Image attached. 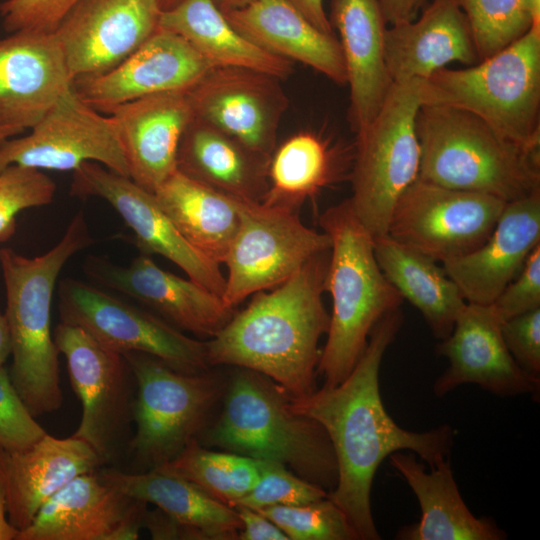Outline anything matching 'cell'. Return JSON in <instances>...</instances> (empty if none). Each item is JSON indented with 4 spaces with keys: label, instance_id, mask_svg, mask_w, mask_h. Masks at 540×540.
Returning a JSON list of instances; mask_svg holds the SVG:
<instances>
[{
    "label": "cell",
    "instance_id": "6da1fadb",
    "mask_svg": "<svg viewBox=\"0 0 540 540\" xmlns=\"http://www.w3.org/2000/svg\"><path fill=\"white\" fill-rule=\"evenodd\" d=\"M403 321L400 308L382 317L350 374L335 386L290 398L291 409L319 423L337 463V481L328 497L344 512L360 540L381 536L371 510V488L381 462L401 450L433 467L449 457L454 430L447 424L424 432L400 427L383 404L379 373L384 354Z\"/></svg>",
    "mask_w": 540,
    "mask_h": 540
},
{
    "label": "cell",
    "instance_id": "7a4b0ae2",
    "mask_svg": "<svg viewBox=\"0 0 540 540\" xmlns=\"http://www.w3.org/2000/svg\"><path fill=\"white\" fill-rule=\"evenodd\" d=\"M330 250L283 283L255 293L247 307L206 342L209 365H232L271 379L291 398L315 390L318 344L330 315L322 294Z\"/></svg>",
    "mask_w": 540,
    "mask_h": 540
},
{
    "label": "cell",
    "instance_id": "3957f363",
    "mask_svg": "<svg viewBox=\"0 0 540 540\" xmlns=\"http://www.w3.org/2000/svg\"><path fill=\"white\" fill-rule=\"evenodd\" d=\"M92 243L85 216L78 212L57 244L39 256L29 258L11 248L0 249L12 344L9 376L34 417L62 405L60 353L51 330L52 297L64 265Z\"/></svg>",
    "mask_w": 540,
    "mask_h": 540
},
{
    "label": "cell",
    "instance_id": "277c9868",
    "mask_svg": "<svg viewBox=\"0 0 540 540\" xmlns=\"http://www.w3.org/2000/svg\"><path fill=\"white\" fill-rule=\"evenodd\" d=\"M319 224L331 240L325 291L331 295L332 312L317 371L323 386L331 387L350 374L377 322L404 300L378 265L373 237L349 199L324 211Z\"/></svg>",
    "mask_w": 540,
    "mask_h": 540
},
{
    "label": "cell",
    "instance_id": "5b68a950",
    "mask_svg": "<svg viewBox=\"0 0 540 540\" xmlns=\"http://www.w3.org/2000/svg\"><path fill=\"white\" fill-rule=\"evenodd\" d=\"M416 132L421 180L505 202L540 191V151L511 142L468 111L421 104Z\"/></svg>",
    "mask_w": 540,
    "mask_h": 540
},
{
    "label": "cell",
    "instance_id": "8992f818",
    "mask_svg": "<svg viewBox=\"0 0 540 540\" xmlns=\"http://www.w3.org/2000/svg\"><path fill=\"white\" fill-rule=\"evenodd\" d=\"M210 441L233 453L280 463L325 490L337 481L334 450L323 427L294 412L290 397L275 382L248 369L233 377Z\"/></svg>",
    "mask_w": 540,
    "mask_h": 540
},
{
    "label": "cell",
    "instance_id": "52a82bcc",
    "mask_svg": "<svg viewBox=\"0 0 540 540\" xmlns=\"http://www.w3.org/2000/svg\"><path fill=\"white\" fill-rule=\"evenodd\" d=\"M421 104L468 111L511 142L540 147V23L501 51L463 69L418 80Z\"/></svg>",
    "mask_w": 540,
    "mask_h": 540
},
{
    "label": "cell",
    "instance_id": "ba28073f",
    "mask_svg": "<svg viewBox=\"0 0 540 540\" xmlns=\"http://www.w3.org/2000/svg\"><path fill=\"white\" fill-rule=\"evenodd\" d=\"M420 106L418 80L393 83L375 117L356 132L349 201L373 238L387 234L396 201L418 178Z\"/></svg>",
    "mask_w": 540,
    "mask_h": 540
},
{
    "label": "cell",
    "instance_id": "9c48e42d",
    "mask_svg": "<svg viewBox=\"0 0 540 540\" xmlns=\"http://www.w3.org/2000/svg\"><path fill=\"white\" fill-rule=\"evenodd\" d=\"M135 379V434L128 450L139 467L152 469L174 459L205 424L222 383L202 372L176 370L139 352L123 354Z\"/></svg>",
    "mask_w": 540,
    "mask_h": 540
},
{
    "label": "cell",
    "instance_id": "30bf717a",
    "mask_svg": "<svg viewBox=\"0 0 540 540\" xmlns=\"http://www.w3.org/2000/svg\"><path fill=\"white\" fill-rule=\"evenodd\" d=\"M238 210L239 227L224 260L227 277L221 298L228 307L278 286L331 248L330 237L304 225L298 212L239 199Z\"/></svg>",
    "mask_w": 540,
    "mask_h": 540
},
{
    "label": "cell",
    "instance_id": "8fae6325",
    "mask_svg": "<svg viewBox=\"0 0 540 540\" xmlns=\"http://www.w3.org/2000/svg\"><path fill=\"white\" fill-rule=\"evenodd\" d=\"M53 338L82 406L72 436L86 442L107 464L116 459L124 443L128 448L135 401L132 371L122 354L101 345L78 326L61 321Z\"/></svg>",
    "mask_w": 540,
    "mask_h": 540
},
{
    "label": "cell",
    "instance_id": "7c38bea8",
    "mask_svg": "<svg viewBox=\"0 0 540 540\" xmlns=\"http://www.w3.org/2000/svg\"><path fill=\"white\" fill-rule=\"evenodd\" d=\"M58 294L61 321L82 328L110 350L148 354L188 373L209 366L206 342L153 313L71 278L60 282Z\"/></svg>",
    "mask_w": 540,
    "mask_h": 540
},
{
    "label": "cell",
    "instance_id": "4fadbf2b",
    "mask_svg": "<svg viewBox=\"0 0 540 540\" xmlns=\"http://www.w3.org/2000/svg\"><path fill=\"white\" fill-rule=\"evenodd\" d=\"M506 203L417 178L396 201L387 235L443 263L483 244Z\"/></svg>",
    "mask_w": 540,
    "mask_h": 540
},
{
    "label": "cell",
    "instance_id": "5bb4252c",
    "mask_svg": "<svg viewBox=\"0 0 540 540\" xmlns=\"http://www.w3.org/2000/svg\"><path fill=\"white\" fill-rule=\"evenodd\" d=\"M29 130L0 143V172L10 165L74 171L96 162L129 177L115 122L83 101L73 87Z\"/></svg>",
    "mask_w": 540,
    "mask_h": 540
},
{
    "label": "cell",
    "instance_id": "9a60e30c",
    "mask_svg": "<svg viewBox=\"0 0 540 540\" xmlns=\"http://www.w3.org/2000/svg\"><path fill=\"white\" fill-rule=\"evenodd\" d=\"M71 194L105 200L130 228L144 254H158L181 268L188 278L222 296L226 278L220 264L205 256L177 229L153 193L96 162L73 171Z\"/></svg>",
    "mask_w": 540,
    "mask_h": 540
},
{
    "label": "cell",
    "instance_id": "2e32d148",
    "mask_svg": "<svg viewBox=\"0 0 540 540\" xmlns=\"http://www.w3.org/2000/svg\"><path fill=\"white\" fill-rule=\"evenodd\" d=\"M278 80L252 69L213 67L186 94L195 118L271 157L288 107Z\"/></svg>",
    "mask_w": 540,
    "mask_h": 540
},
{
    "label": "cell",
    "instance_id": "e0dca14e",
    "mask_svg": "<svg viewBox=\"0 0 540 540\" xmlns=\"http://www.w3.org/2000/svg\"><path fill=\"white\" fill-rule=\"evenodd\" d=\"M150 0H81L53 32L72 80L104 74L159 27Z\"/></svg>",
    "mask_w": 540,
    "mask_h": 540
},
{
    "label": "cell",
    "instance_id": "ac0fdd59",
    "mask_svg": "<svg viewBox=\"0 0 540 540\" xmlns=\"http://www.w3.org/2000/svg\"><path fill=\"white\" fill-rule=\"evenodd\" d=\"M501 324L491 305L466 303L451 333L436 347L449 365L433 384L435 396L443 397L463 384H475L500 397L539 394L540 378L515 362Z\"/></svg>",
    "mask_w": 540,
    "mask_h": 540
},
{
    "label": "cell",
    "instance_id": "d6986e66",
    "mask_svg": "<svg viewBox=\"0 0 540 540\" xmlns=\"http://www.w3.org/2000/svg\"><path fill=\"white\" fill-rule=\"evenodd\" d=\"M146 511L147 503L113 487L97 470L54 494L17 540H135Z\"/></svg>",
    "mask_w": 540,
    "mask_h": 540
},
{
    "label": "cell",
    "instance_id": "ffe728a7",
    "mask_svg": "<svg viewBox=\"0 0 540 540\" xmlns=\"http://www.w3.org/2000/svg\"><path fill=\"white\" fill-rule=\"evenodd\" d=\"M85 271L96 282L143 303L174 327L199 337H214L234 315L221 296L162 269L144 253L127 266L93 256L86 261Z\"/></svg>",
    "mask_w": 540,
    "mask_h": 540
},
{
    "label": "cell",
    "instance_id": "44dd1931",
    "mask_svg": "<svg viewBox=\"0 0 540 540\" xmlns=\"http://www.w3.org/2000/svg\"><path fill=\"white\" fill-rule=\"evenodd\" d=\"M211 65L181 36L158 29L114 69L73 81L80 98L98 111L142 97L187 91Z\"/></svg>",
    "mask_w": 540,
    "mask_h": 540
},
{
    "label": "cell",
    "instance_id": "7402d4cb",
    "mask_svg": "<svg viewBox=\"0 0 540 540\" xmlns=\"http://www.w3.org/2000/svg\"><path fill=\"white\" fill-rule=\"evenodd\" d=\"M72 87L54 33L19 30L0 39V126L32 128Z\"/></svg>",
    "mask_w": 540,
    "mask_h": 540
},
{
    "label": "cell",
    "instance_id": "603a6c76",
    "mask_svg": "<svg viewBox=\"0 0 540 540\" xmlns=\"http://www.w3.org/2000/svg\"><path fill=\"white\" fill-rule=\"evenodd\" d=\"M100 112L115 122L129 177L154 193L177 170L180 140L193 118L186 91L154 94Z\"/></svg>",
    "mask_w": 540,
    "mask_h": 540
},
{
    "label": "cell",
    "instance_id": "cb8c5ba5",
    "mask_svg": "<svg viewBox=\"0 0 540 540\" xmlns=\"http://www.w3.org/2000/svg\"><path fill=\"white\" fill-rule=\"evenodd\" d=\"M540 243V191L507 202L493 231L473 251L443 262L467 303L490 305Z\"/></svg>",
    "mask_w": 540,
    "mask_h": 540
},
{
    "label": "cell",
    "instance_id": "d4e9b609",
    "mask_svg": "<svg viewBox=\"0 0 540 540\" xmlns=\"http://www.w3.org/2000/svg\"><path fill=\"white\" fill-rule=\"evenodd\" d=\"M104 465L86 442L48 433L30 447L7 451L0 447V477L8 519L19 531L28 527L39 509L75 477Z\"/></svg>",
    "mask_w": 540,
    "mask_h": 540
},
{
    "label": "cell",
    "instance_id": "484cf974",
    "mask_svg": "<svg viewBox=\"0 0 540 540\" xmlns=\"http://www.w3.org/2000/svg\"><path fill=\"white\" fill-rule=\"evenodd\" d=\"M384 55L393 83L424 80L452 62L480 61L458 0H433L419 18L387 27Z\"/></svg>",
    "mask_w": 540,
    "mask_h": 540
},
{
    "label": "cell",
    "instance_id": "4316f807",
    "mask_svg": "<svg viewBox=\"0 0 540 540\" xmlns=\"http://www.w3.org/2000/svg\"><path fill=\"white\" fill-rule=\"evenodd\" d=\"M329 21L340 37L356 133L375 117L393 84L384 55L387 24L378 0H332Z\"/></svg>",
    "mask_w": 540,
    "mask_h": 540
},
{
    "label": "cell",
    "instance_id": "83f0119b",
    "mask_svg": "<svg viewBox=\"0 0 540 540\" xmlns=\"http://www.w3.org/2000/svg\"><path fill=\"white\" fill-rule=\"evenodd\" d=\"M391 466L415 494L421 509L418 522L402 527L401 540H503L507 534L494 520L476 517L469 510L453 476L449 457L430 467L418 462L413 452H394Z\"/></svg>",
    "mask_w": 540,
    "mask_h": 540
},
{
    "label": "cell",
    "instance_id": "f1b7e54d",
    "mask_svg": "<svg viewBox=\"0 0 540 540\" xmlns=\"http://www.w3.org/2000/svg\"><path fill=\"white\" fill-rule=\"evenodd\" d=\"M228 22L260 48L347 84L342 49L335 34L316 28L285 0H254L223 13Z\"/></svg>",
    "mask_w": 540,
    "mask_h": 540
},
{
    "label": "cell",
    "instance_id": "f546056e",
    "mask_svg": "<svg viewBox=\"0 0 540 540\" xmlns=\"http://www.w3.org/2000/svg\"><path fill=\"white\" fill-rule=\"evenodd\" d=\"M270 158L193 116L180 140L177 170L236 199L261 202Z\"/></svg>",
    "mask_w": 540,
    "mask_h": 540
},
{
    "label": "cell",
    "instance_id": "4dcf8cb0",
    "mask_svg": "<svg viewBox=\"0 0 540 540\" xmlns=\"http://www.w3.org/2000/svg\"><path fill=\"white\" fill-rule=\"evenodd\" d=\"M99 474L126 495L154 504L190 528L197 539H238L242 524L236 510L186 479L157 468L141 472L100 468Z\"/></svg>",
    "mask_w": 540,
    "mask_h": 540
},
{
    "label": "cell",
    "instance_id": "1f68e13d",
    "mask_svg": "<svg viewBox=\"0 0 540 540\" xmlns=\"http://www.w3.org/2000/svg\"><path fill=\"white\" fill-rule=\"evenodd\" d=\"M158 24L184 38L212 68H247L278 79L293 71V62L260 48L240 34L212 0H184L160 13Z\"/></svg>",
    "mask_w": 540,
    "mask_h": 540
},
{
    "label": "cell",
    "instance_id": "d6a6232c",
    "mask_svg": "<svg viewBox=\"0 0 540 540\" xmlns=\"http://www.w3.org/2000/svg\"><path fill=\"white\" fill-rule=\"evenodd\" d=\"M383 274L422 314L433 336L445 339L466 305L460 290L437 261L385 234L373 238Z\"/></svg>",
    "mask_w": 540,
    "mask_h": 540
},
{
    "label": "cell",
    "instance_id": "836d02e7",
    "mask_svg": "<svg viewBox=\"0 0 540 540\" xmlns=\"http://www.w3.org/2000/svg\"><path fill=\"white\" fill-rule=\"evenodd\" d=\"M153 194L192 246L213 261L224 263L239 227L238 199L178 170Z\"/></svg>",
    "mask_w": 540,
    "mask_h": 540
},
{
    "label": "cell",
    "instance_id": "e575fe53",
    "mask_svg": "<svg viewBox=\"0 0 540 540\" xmlns=\"http://www.w3.org/2000/svg\"><path fill=\"white\" fill-rule=\"evenodd\" d=\"M337 173L336 156L328 143L312 132L297 133L271 155L268 190L261 202L297 212Z\"/></svg>",
    "mask_w": 540,
    "mask_h": 540
},
{
    "label": "cell",
    "instance_id": "d590c367",
    "mask_svg": "<svg viewBox=\"0 0 540 540\" xmlns=\"http://www.w3.org/2000/svg\"><path fill=\"white\" fill-rule=\"evenodd\" d=\"M155 468L190 481L232 508L256 485L261 474L259 460L208 450L196 440L174 459Z\"/></svg>",
    "mask_w": 540,
    "mask_h": 540
},
{
    "label": "cell",
    "instance_id": "8d00e7d4",
    "mask_svg": "<svg viewBox=\"0 0 540 540\" xmlns=\"http://www.w3.org/2000/svg\"><path fill=\"white\" fill-rule=\"evenodd\" d=\"M483 60L525 35L535 22L528 0H458Z\"/></svg>",
    "mask_w": 540,
    "mask_h": 540
},
{
    "label": "cell",
    "instance_id": "74e56055",
    "mask_svg": "<svg viewBox=\"0 0 540 540\" xmlns=\"http://www.w3.org/2000/svg\"><path fill=\"white\" fill-rule=\"evenodd\" d=\"M276 524L292 540H359L344 512L327 496L291 506L256 510Z\"/></svg>",
    "mask_w": 540,
    "mask_h": 540
},
{
    "label": "cell",
    "instance_id": "f35d334b",
    "mask_svg": "<svg viewBox=\"0 0 540 540\" xmlns=\"http://www.w3.org/2000/svg\"><path fill=\"white\" fill-rule=\"evenodd\" d=\"M54 181L42 170L10 165L0 172V242L15 232L16 215L24 209L50 204Z\"/></svg>",
    "mask_w": 540,
    "mask_h": 540
},
{
    "label": "cell",
    "instance_id": "ab89813d",
    "mask_svg": "<svg viewBox=\"0 0 540 540\" xmlns=\"http://www.w3.org/2000/svg\"><path fill=\"white\" fill-rule=\"evenodd\" d=\"M259 461L261 474L258 482L234 507L241 505L258 510L276 505H301L328 496L325 489L291 473L284 465Z\"/></svg>",
    "mask_w": 540,
    "mask_h": 540
},
{
    "label": "cell",
    "instance_id": "60d3db41",
    "mask_svg": "<svg viewBox=\"0 0 540 540\" xmlns=\"http://www.w3.org/2000/svg\"><path fill=\"white\" fill-rule=\"evenodd\" d=\"M46 434L21 399L4 366H0V447L7 451L24 450Z\"/></svg>",
    "mask_w": 540,
    "mask_h": 540
},
{
    "label": "cell",
    "instance_id": "b9f144b4",
    "mask_svg": "<svg viewBox=\"0 0 540 540\" xmlns=\"http://www.w3.org/2000/svg\"><path fill=\"white\" fill-rule=\"evenodd\" d=\"M81 0H4L0 15L5 31L33 30L53 33Z\"/></svg>",
    "mask_w": 540,
    "mask_h": 540
},
{
    "label": "cell",
    "instance_id": "7bdbcfd3",
    "mask_svg": "<svg viewBox=\"0 0 540 540\" xmlns=\"http://www.w3.org/2000/svg\"><path fill=\"white\" fill-rule=\"evenodd\" d=\"M490 305L501 322L540 308V243L531 251L519 274Z\"/></svg>",
    "mask_w": 540,
    "mask_h": 540
},
{
    "label": "cell",
    "instance_id": "ee69618b",
    "mask_svg": "<svg viewBox=\"0 0 540 540\" xmlns=\"http://www.w3.org/2000/svg\"><path fill=\"white\" fill-rule=\"evenodd\" d=\"M501 333L515 362L540 378V308L505 320Z\"/></svg>",
    "mask_w": 540,
    "mask_h": 540
},
{
    "label": "cell",
    "instance_id": "f6af8a7d",
    "mask_svg": "<svg viewBox=\"0 0 540 540\" xmlns=\"http://www.w3.org/2000/svg\"><path fill=\"white\" fill-rule=\"evenodd\" d=\"M242 528L240 540H288L286 534L260 512L246 506H235Z\"/></svg>",
    "mask_w": 540,
    "mask_h": 540
},
{
    "label": "cell",
    "instance_id": "bcb514c9",
    "mask_svg": "<svg viewBox=\"0 0 540 540\" xmlns=\"http://www.w3.org/2000/svg\"><path fill=\"white\" fill-rule=\"evenodd\" d=\"M143 527L153 539H197L194 532L161 509L146 511Z\"/></svg>",
    "mask_w": 540,
    "mask_h": 540
},
{
    "label": "cell",
    "instance_id": "7dc6e473",
    "mask_svg": "<svg viewBox=\"0 0 540 540\" xmlns=\"http://www.w3.org/2000/svg\"><path fill=\"white\" fill-rule=\"evenodd\" d=\"M386 24L395 25L416 19L425 0H378Z\"/></svg>",
    "mask_w": 540,
    "mask_h": 540
},
{
    "label": "cell",
    "instance_id": "c3c4849f",
    "mask_svg": "<svg viewBox=\"0 0 540 540\" xmlns=\"http://www.w3.org/2000/svg\"><path fill=\"white\" fill-rule=\"evenodd\" d=\"M319 30L333 34V28L323 7V0H285Z\"/></svg>",
    "mask_w": 540,
    "mask_h": 540
},
{
    "label": "cell",
    "instance_id": "681fc988",
    "mask_svg": "<svg viewBox=\"0 0 540 540\" xmlns=\"http://www.w3.org/2000/svg\"><path fill=\"white\" fill-rule=\"evenodd\" d=\"M19 532L8 519L6 494L0 477V540H17Z\"/></svg>",
    "mask_w": 540,
    "mask_h": 540
},
{
    "label": "cell",
    "instance_id": "f907efd6",
    "mask_svg": "<svg viewBox=\"0 0 540 540\" xmlns=\"http://www.w3.org/2000/svg\"><path fill=\"white\" fill-rule=\"evenodd\" d=\"M12 344L11 335L5 314L0 312V366H4V363L11 355Z\"/></svg>",
    "mask_w": 540,
    "mask_h": 540
},
{
    "label": "cell",
    "instance_id": "816d5d0a",
    "mask_svg": "<svg viewBox=\"0 0 540 540\" xmlns=\"http://www.w3.org/2000/svg\"><path fill=\"white\" fill-rule=\"evenodd\" d=\"M214 4L223 12L243 8L254 0H212Z\"/></svg>",
    "mask_w": 540,
    "mask_h": 540
},
{
    "label": "cell",
    "instance_id": "f5cc1de1",
    "mask_svg": "<svg viewBox=\"0 0 540 540\" xmlns=\"http://www.w3.org/2000/svg\"><path fill=\"white\" fill-rule=\"evenodd\" d=\"M25 130L20 127H14V126H0V143L6 139L15 137L21 133H23Z\"/></svg>",
    "mask_w": 540,
    "mask_h": 540
},
{
    "label": "cell",
    "instance_id": "db71d44e",
    "mask_svg": "<svg viewBox=\"0 0 540 540\" xmlns=\"http://www.w3.org/2000/svg\"><path fill=\"white\" fill-rule=\"evenodd\" d=\"M156 8L162 12L169 11L179 5L184 0H150Z\"/></svg>",
    "mask_w": 540,
    "mask_h": 540
},
{
    "label": "cell",
    "instance_id": "11a10c76",
    "mask_svg": "<svg viewBox=\"0 0 540 540\" xmlns=\"http://www.w3.org/2000/svg\"><path fill=\"white\" fill-rule=\"evenodd\" d=\"M535 22L540 23V0H528Z\"/></svg>",
    "mask_w": 540,
    "mask_h": 540
}]
</instances>
